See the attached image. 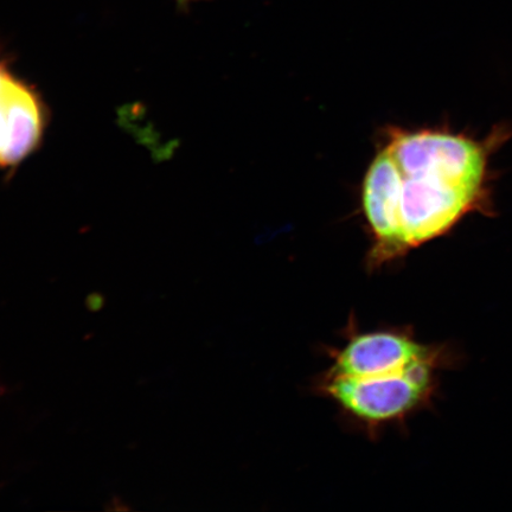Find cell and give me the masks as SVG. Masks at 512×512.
<instances>
[{"instance_id":"6da1fadb","label":"cell","mask_w":512,"mask_h":512,"mask_svg":"<svg viewBox=\"0 0 512 512\" xmlns=\"http://www.w3.org/2000/svg\"><path fill=\"white\" fill-rule=\"evenodd\" d=\"M483 147L444 131L388 127L362 185L370 272L440 238L483 190Z\"/></svg>"},{"instance_id":"7a4b0ae2","label":"cell","mask_w":512,"mask_h":512,"mask_svg":"<svg viewBox=\"0 0 512 512\" xmlns=\"http://www.w3.org/2000/svg\"><path fill=\"white\" fill-rule=\"evenodd\" d=\"M446 363L428 361L366 376H339L323 371L313 389L334 403L350 426L373 439L428 405L437 390L438 373Z\"/></svg>"},{"instance_id":"3957f363","label":"cell","mask_w":512,"mask_h":512,"mask_svg":"<svg viewBox=\"0 0 512 512\" xmlns=\"http://www.w3.org/2000/svg\"><path fill=\"white\" fill-rule=\"evenodd\" d=\"M326 354L330 364L325 373L341 376H366L422 362L448 360L444 348L419 342L408 328L382 326L363 330L354 315L343 330L341 347L326 349Z\"/></svg>"},{"instance_id":"277c9868","label":"cell","mask_w":512,"mask_h":512,"mask_svg":"<svg viewBox=\"0 0 512 512\" xmlns=\"http://www.w3.org/2000/svg\"><path fill=\"white\" fill-rule=\"evenodd\" d=\"M47 124L41 95L0 60V168H12L34 153Z\"/></svg>"},{"instance_id":"5b68a950","label":"cell","mask_w":512,"mask_h":512,"mask_svg":"<svg viewBox=\"0 0 512 512\" xmlns=\"http://www.w3.org/2000/svg\"><path fill=\"white\" fill-rule=\"evenodd\" d=\"M104 302V297H102L101 294H92V296H89L87 299V306L89 310L98 311L104 306Z\"/></svg>"},{"instance_id":"8992f818","label":"cell","mask_w":512,"mask_h":512,"mask_svg":"<svg viewBox=\"0 0 512 512\" xmlns=\"http://www.w3.org/2000/svg\"><path fill=\"white\" fill-rule=\"evenodd\" d=\"M178 10L188 11L191 5H194L202 0H175Z\"/></svg>"}]
</instances>
